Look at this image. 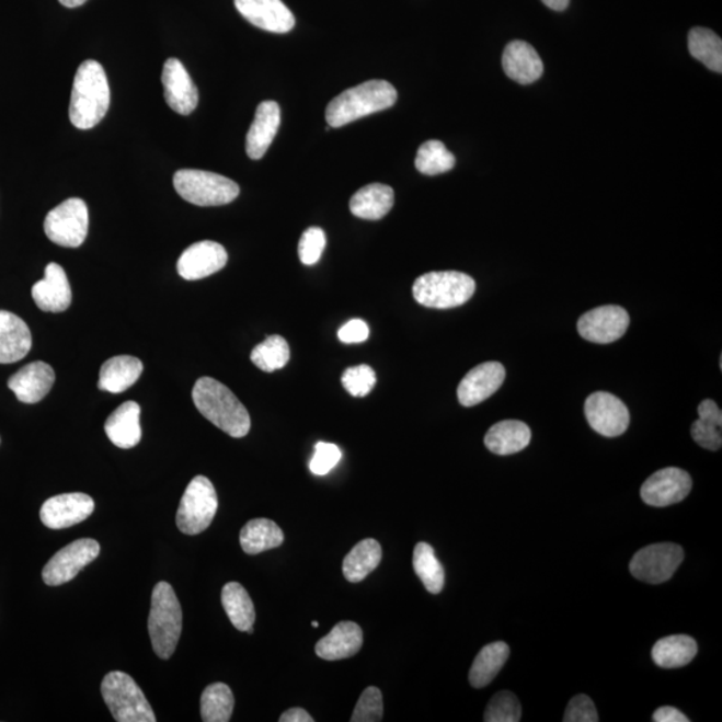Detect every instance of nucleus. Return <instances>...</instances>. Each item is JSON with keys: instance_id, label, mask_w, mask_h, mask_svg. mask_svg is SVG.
Instances as JSON below:
<instances>
[{"instance_id": "obj_1", "label": "nucleus", "mask_w": 722, "mask_h": 722, "mask_svg": "<svg viewBox=\"0 0 722 722\" xmlns=\"http://www.w3.org/2000/svg\"><path fill=\"white\" fill-rule=\"evenodd\" d=\"M111 107V88L102 65L88 59L78 68L72 83L69 117L77 129L89 130L101 123Z\"/></svg>"}, {"instance_id": "obj_2", "label": "nucleus", "mask_w": 722, "mask_h": 722, "mask_svg": "<svg viewBox=\"0 0 722 722\" xmlns=\"http://www.w3.org/2000/svg\"><path fill=\"white\" fill-rule=\"evenodd\" d=\"M192 397L197 410L217 428L232 438H244L248 435L251 416L227 386L211 378H202L194 385Z\"/></svg>"}, {"instance_id": "obj_3", "label": "nucleus", "mask_w": 722, "mask_h": 722, "mask_svg": "<svg viewBox=\"0 0 722 722\" xmlns=\"http://www.w3.org/2000/svg\"><path fill=\"white\" fill-rule=\"evenodd\" d=\"M397 89L390 82L374 80L359 87L343 91L328 103L325 111L326 124L330 127H342L367 115L387 111L396 105Z\"/></svg>"}, {"instance_id": "obj_4", "label": "nucleus", "mask_w": 722, "mask_h": 722, "mask_svg": "<svg viewBox=\"0 0 722 722\" xmlns=\"http://www.w3.org/2000/svg\"><path fill=\"white\" fill-rule=\"evenodd\" d=\"M148 628L154 653L162 660L172 657L182 632V609L174 588L165 581L151 594Z\"/></svg>"}, {"instance_id": "obj_5", "label": "nucleus", "mask_w": 722, "mask_h": 722, "mask_svg": "<svg viewBox=\"0 0 722 722\" xmlns=\"http://www.w3.org/2000/svg\"><path fill=\"white\" fill-rule=\"evenodd\" d=\"M474 278L462 272H429L416 278L412 294L419 305L450 309L466 305L475 294Z\"/></svg>"}, {"instance_id": "obj_6", "label": "nucleus", "mask_w": 722, "mask_h": 722, "mask_svg": "<svg viewBox=\"0 0 722 722\" xmlns=\"http://www.w3.org/2000/svg\"><path fill=\"white\" fill-rule=\"evenodd\" d=\"M103 700L115 721L156 722L157 718L141 688L124 672H111L101 684Z\"/></svg>"}, {"instance_id": "obj_7", "label": "nucleus", "mask_w": 722, "mask_h": 722, "mask_svg": "<svg viewBox=\"0 0 722 722\" xmlns=\"http://www.w3.org/2000/svg\"><path fill=\"white\" fill-rule=\"evenodd\" d=\"M174 190L185 202L197 206H221L239 197L240 186L221 174L182 169L174 174Z\"/></svg>"}, {"instance_id": "obj_8", "label": "nucleus", "mask_w": 722, "mask_h": 722, "mask_svg": "<svg viewBox=\"0 0 722 722\" xmlns=\"http://www.w3.org/2000/svg\"><path fill=\"white\" fill-rule=\"evenodd\" d=\"M218 508L215 485L208 478L198 475L187 485L177 509L179 530L186 536H198L211 525Z\"/></svg>"}, {"instance_id": "obj_9", "label": "nucleus", "mask_w": 722, "mask_h": 722, "mask_svg": "<svg viewBox=\"0 0 722 722\" xmlns=\"http://www.w3.org/2000/svg\"><path fill=\"white\" fill-rule=\"evenodd\" d=\"M89 209L81 198H69L46 216L45 233L54 244L81 247L88 238Z\"/></svg>"}, {"instance_id": "obj_10", "label": "nucleus", "mask_w": 722, "mask_h": 722, "mask_svg": "<svg viewBox=\"0 0 722 722\" xmlns=\"http://www.w3.org/2000/svg\"><path fill=\"white\" fill-rule=\"evenodd\" d=\"M684 561V550L676 543L646 546L630 562V573L646 584L658 585L669 581Z\"/></svg>"}, {"instance_id": "obj_11", "label": "nucleus", "mask_w": 722, "mask_h": 722, "mask_svg": "<svg viewBox=\"0 0 722 722\" xmlns=\"http://www.w3.org/2000/svg\"><path fill=\"white\" fill-rule=\"evenodd\" d=\"M101 546L91 538L65 546L47 562L42 578L47 586H60L76 578L89 563L100 555Z\"/></svg>"}, {"instance_id": "obj_12", "label": "nucleus", "mask_w": 722, "mask_h": 722, "mask_svg": "<svg viewBox=\"0 0 722 722\" xmlns=\"http://www.w3.org/2000/svg\"><path fill=\"white\" fill-rule=\"evenodd\" d=\"M585 415L591 427L606 438L621 436L628 429V406L609 392H594L586 399Z\"/></svg>"}, {"instance_id": "obj_13", "label": "nucleus", "mask_w": 722, "mask_h": 722, "mask_svg": "<svg viewBox=\"0 0 722 722\" xmlns=\"http://www.w3.org/2000/svg\"><path fill=\"white\" fill-rule=\"evenodd\" d=\"M629 313L622 307L604 306L592 309L578 320V332L587 342L609 344L627 333Z\"/></svg>"}, {"instance_id": "obj_14", "label": "nucleus", "mask_w": 722, "mask_h": 722, "mask_svg": "<svg viewBox=\"0 0 722 722\" xmlns=\"http://www.w3.org/2000/svg\"><path fill=\"white\" fill-rule=\"evenodd\" d=\"M691 484L694 483L687 471L667 467L646 479L641 488V497L646 505L653 507L676 505L689 495Z\"/></svg>"}, {"instance_id": "obj_15", "label": "nucleus", "mask_w": 722, "mask_h": 722, "mask_svg": "<svg viewBox=\"0 0 722 722\" xmlns=\"http://www.w3.org/2000/svg\"><path fill=\"white\" fill-rule=\"evenodd\" d=\"M93 497L70 493L50 497L41 508V520L48 529L60 530L81 524L94 512Z\"/></svg>"}, {"instance_id": "obj_16", "label": "nucleus", "mask_w": 722, "mask_h": 722, "mask_svg": "<svg viewBox=\"0 0 722 722\" xmlns=\"http://www.w3.org/2000/svg\"><path fill=\"white\" fill-rule=\"evenodd\" d=\"M227 263L226 248L215 241H199L181 254L177 271L185 280L196 282L220 272Z\"/></svg>"}, {"instance_id": "obj_17", "label": "nucleus", "mask_w": 722, "mask_h": 722, "mask_svg": "<svg viewBox=\"0 0 722 722\" xmlns=\"http://www.w3.org/2000/svg\"><path fill=\"white\" fill-rule=\"evenodd\" d=\"M163 95L172 111L181 115H190L198 105V89L192 81L190 72L179 59L170 58L163 65Z\"/></svg>"}, {"instance_id": "obj_18", "label": "nucleus", "mask_w": 722, "mask_h": 722, "mask_svg": "<svg viewBox=\"0 0 722 722\" xmlns=\"http://www.w3.org/2000/svg\"><path fill=\"white\" fill-rule=\"evenodd\" d=\"M506 369L497 362L479 364L467 374L458 387L459 403L465 406L481 404L500 390Z\"/></svg>"}, {"instance_id": "obj_19", "label": "nucleus", "mask_w": 722, "mask_h": 722, "mask_svg": "<svg viewBox=\"0 0 722 722\" xmlns=\"http://www.w3.org/2000/svg\"><path fill=\"white\" fill-rule=\"evenodd\" d=\"M249 23L265 32L285 34L295 27V16L283 0H234Z\"/></svg>"}, {"instance_id": "obj_20", "label": "nucleus", "mask_w": 722, "mask_h": 722, "mask_svg": "<svg viewBox=\"0 0 722 722\" xmlns=\"http://www.w3.org/2000/svg\"><path fill=\"white\" fill-rule=\"evenodd\" d=\"M56 373L45 362H33L12 375L9 388L20 402L34 404L41 402L50 392Z\"/></svg>"}, {"instance_id": "obj_21", "label": "nucleus", "mask_w": 722, "mask_h": 722, "mask_svg": "<svg viewBox=\"0 0 722 722\" xmlns=\"http://www.w3.org/2000/svg\"><path fill=\"white\" fill-rule=\"evenodd\" d=\"M33 299L44 312H65L71 305V288L62 266L50 263L46 266L44 280L34 284Z\"/></svg>"}, {"instance_id": "obj_22", "label": "nucleus", "mask_w": 722, "mask_h": 722, "mask_svg": "<svg viewBox=\"0 0 722 722\" xmlns=\"http://www.w3.org/2000/svg\"><path fill=\"white\" fill-rule=\"evenodd\" d=\"M280 123L282 112L277 102H261L247 136V154L249 159H263L277 135Z\"/></svg>"}, {"instance_id": "obj_23", "label": "nucleus", "mask_w": 722, "mask_h": 722, "mask_svg": "<svg viewBox=\"0 0 722 722\" xmlns=\"http://www.w3.org/2000/svg\"><path fill=\"white\" fill-rule=\"evenodd\" d=\"M502 66L509 80L530 84L543 75V62L536 48L524 41H514L503 51Z\"/></svg>"}, {"instance_id": "obj_24", "label": "nucleus", "mask_w": 722, "mask_h": 722, "mask_svg": "<svg viewBox=\"0 0 722 722\" xmlns=\"http://www.w3.org/2000/svg\"><path fill=\"white\" fill-rule=\"evenodd\" d=\"M32 345V332L27 324L14 313L0 311V364L24 359Z\"/></svg>"}, {"instance_id": "obj_25", "label": "nucleus", "mask_w": 722, "mask_h": 722, "mask_svg": "<svg viewBox=\"0 0 722 722\" xmlns=\"http://www.w3.org/2000/svg\"><path fill=\"white\" fill-rule=\"evenodd\" d=\"M139 417H141V406L136 402L121 404L107 417L105 433L114 446L127 450V448L136 447L141 442L142 428Z\"/></svg>"}, {"instance_id": "obj_26", "label": "nucleus", "mask_w": 722, "mask_h": 722, "mask_svg": "<svg viewBox=\"0 0 722 722\" xmlns=\"http://www.w3.org/2000/svg\"><path fill=\"white\" fill-rule=\"evenodd\" d=\"M363 646V630L359 624L344 621L336 624L332 632L321 639L317 645V654L325 661H337L354 657Z\"/></svg>"}, {"instance_id": "obj_27", "label": "nucleus", "mask_w": 722, "mask_h": 722, "mask_svg": "<svg viewBox=\"0 0 722 722\" xmlns=\"http://www.w3.org/2000/svg\"><path fill=\"white\" fill-rule=\"evenodd\" d=\"M396 204V193L391 186L383 184H371L362 187L352 196L349 209L352 215L363 220H380L392 209Z\"/></svg>"}, {"instance_id": "obj_28", "label": "nucleus", "mask_w": 722, "mask_h": 722, "mask_svg": "<svg viewBox=\"0 0 722 722\" xmlns=\"http://www.w3.org/2000/svg\"><path fill=\"white\" fill-rule=\"evenodd\" d=\"M144 364L135 356H115L101 367L100 390L121 393L135 386L142 375Z\"/></svg>"}, {"instance_id": "obj_29", "label": "nucleus", "mask_w": 722, "mask_h": 722, "mask_svg": "<svg viewBox=\"0 0 722 722\" xmlns=\"http://www.w3.org/2000/svg\"><path fill=\"white\" fill-rule=\"evenodd\" d=\"M531 431L519 421H503L494 424L485 434L484 445L496 455H512L530 445Z\"/></svg>"}, {"instance_id": "obj_30", "label": "nucleus", "mask_w": 722, "mask_h": 722, "mask_svg": "<svg viewBox=\"0 0 722 722\" xmlns=\"http://www.w3.org/2000/svg\"><path fill=\"white\" fill-rule=\"evenodd\" d=\"M221 603L233 627L240 632L252 634L256 611H254L252 598L249 597L244 586L239 582H229L222 588Z\"/></svg>"}, {"instance_id": "obj_31", "label": "nucleus", "mask_w": 722, "mask_h": 722, "mask_svg": "<svg viewBox=\"0 0 722 722\" xmlns=\"http://www.w3.org/2000/svg\"><path fill=\"white\" fill-rule=\"evenodd\" d=\"M284 542V532L275 522L259 518L249 520L240 532L242 550L249 555H257L266 550L278 548Z\"/></svg>"}, {"instance_id": "obj_32", "label": "nucleus", "mask_w": 722, "mask_h": 722, "mask_svg": "<svg viewBox=\"0 0 722 722\" xmlns=\"http://www.w3.org/2000/svg\"><path fill=\"white\" fill-rule=\"evenodd\" d=\"M699 647L689 635H671L655 643L652 658L655 665L664 669L688 665L696 657Z\"/></svg>"}, {"instance_id": "obj_33", "label": "nucleus", "mask_w": 722, "mask_h": 722, "mask_svg": "<svg viewBox=\"0 0 722 722\" xmlns=\"http://www.w3.org/2000/svg\"><path fill=\"white\" fill-rule=\"evenodd\" d=\"M383 557L381 546L373 538L357 543L351 553L344 558L343 574L349 582H362L379 566Z\"/></svg>"}, {"instance_id": "obj_34", "label": "nucleus", "mask_w": 722, "mask_h": 722, "mask_svg": "<svg viewBox=\"0 0 722 722\" xmlns=\"http://www.w3.org/2000/svg\"><path fill=\"white\" fill-rule=\"evenodd\" d=\"M509 657V647L505 642H493L485 645L477 655L470 669V684L479 689L488 687L505 666Z\"/></svg>"}, {"instance_id": "obj_35", "label": "nucleus", "mask_w": 722, "mask_h": 722, "mask_svg": "<svg viewBox=\"0 0 722 722\" xmlns=\"http://www.w3.org/2000/svg\"><path fill=\"white\" fill-rule=\"evenodd\" d=\"M688 47L691 57L700 60L709 70L722 72V41L712 30L695 27L690 30Z\"/></svg>"}, {"instance_id": "obj_36", "label": "nucleus", "mask_w": 722, "mask_h": 722, "mask_svg": "<svg viewBox=\"0 0 722 722\" xmlns=\"http://www.w3.org/2000/svg\"><path fill=\"white\" fill-rule=\"evenodd\" d=\"M414 570L419 580L431 594H439L445 587V569L436 558L433 546L417 543L414 550Z\"/></svg>"}, {"instance_id": "obj_37", "label": "nucleus", "mask_w": 722, "mask_h": 722, "mask_svg": "<svg viewBox=\"0 0 722 722\" xmlns=\"http://www.w3.org/2000/svg\"><path fill=\"white\" fill-rule=\"evenodd\" d=\"M234 697L227 684L209 685L202 696V719L205 722H228L232 718Z\"/></svg>"}, {"instance_id": "obj_38", "label": "nucleus", "mask_w": 722, "mask_h": 722, "mask_svg": "<svg viewBox=\"0 0 722 722\" xmlns=\"http://www.w3.org/2000/svg\"><path fill=\"white\" fill-rule=\"evenodd\" d=\"M290 357L287 340L273 335L266 337L263 343L254 347L251 360L261 371L275 373L287 366Z\"/></svg>"}, {"instance_id": "obj_39", "label": "nucleus", "mask_w": 722, "mask_h": 722, "mask_svg": "<svg viewBox=\"0 0 722 722\" xmlns=\"http://www.w3.org/2000/svg\"><path fill=\"white\" fill-rule=\"evenodd\" d=\"M454 154L440 141H427L417 150L415 167L422 174L438 175L450 172L455 167Z\"/></svg>"}, {"instance_id": "obj_40", "label": "nucleus", "mask_w": 722, "mask_h": 722, "mask_svg": "<svg viewBox=\"0 0 722 722\" xmlns=\"http://www.w3.org/2000/svg\"><path fill=\"white\" fill-rule=\"evenodd\" d=\"M520 718L522 709L517 696L507 690L496 694L484 712L485 722H518Z\"/></svg>"}, {"instance_id": "obj_41", "label": "nucleus", "mask_w": 722, "mask_h": 722, "mask_svg": "<svg viewBox=\"0 0 722 722\" xmlns=\"http://www.w3.org/2000/svg\"><path fill=\"white\" fill-rule=\"evenodd\" d=\"M383 695L379 688L369 687L363 691L356 703L352 722H379L383 720Z\"/></svg>"}, {"instance_id": "obj_42", "label": "nucleus", "mask_w": 722, "mask_h": 722, "mask_svg": "<svg viewBox=\"0 0 722 722\" xmlns=\"http://www.w3.org/2000/svg\"><path fill=\"white\" fill-rule=\"evenodd\" d=\"M342 383L352 397L364 398L374 390L376 374L367 364L345 369Z\"/></svg>"}, {"instance_id": "obj_43", "label": "nucleus", "mask_w": 722, "mask_h": 722, "mask_svg": "<svg viewBox=\"0 0 722 722\" xmlns=\"http://www.w3.org/2000/svg\"><path fill=\"white\" fill-rule=\"evenodd\" d=\"M326 245V238L323 229L312 227L302 233L299 244V257L305 265L319 263Z\"/></svg>"}, {"instance_id": "obj_44", "label": "nucleus", "mask_w": 722, "mask_h": 722, "mask_svg": "<svg viewBox=\"0 0 722 722\" xmlns=\"http://www.w3.org/2000/svg\"><path fill=\"white\" fill-rule=\"evenodd\" d=\"M342 459V451L336 445L332 443H318L314 447V455L309 463V469L314 475H326L332 469H335Z\"/></svg>"}, {"instance_id": "obj_45", "label": "nucleus", "mask_w": 722, "mask_h": 722, "mask_svg": "<svg viewBox=\"0 0 722 722\" xmlns=\"http://www.w3.org/2000/svg\"><path fill=\"white\" fill-rule=\"evenodd\" d=\"M691 438L702 448L709 451H718L722 446L721 426L718 424L702 421H696L691 424Z\"/></svg>"}, {"instance_id": "obj_46", "label": "nucleus", "mask_w": 722, "mask_h": 722, "mask_svg": "<svg viewBox=\"0 0 722 722\" xmlns=\"http://www.w3.org/2000/svg\"><path fill=\"white\" fill-rule=\"evenodd\" d=\"M564 722H597L599 721L596 706L585 695L573 697L564 712Z\"/></svg>"}, {"instance_id": "obj_47", "label": "nucleus", "mask_w": 722, "mask_h": 722, "mask_svg": "<svg viewBox=\"0 0 722 722\" xmlns=\"http://www.w3.org/2000/svg\"><path fill=\"white\" fill-rule=\"evenodd\" d=\"M340 342L345 344L364 343L369 337V326L360 319L349 320L339 330Z\"/></svg>"}, {"instance_id": "obj_48", "label": "nucleus", "mask_w": 722, "mask_h": 722, "mask_svg": "<svg viewBox=\"0 0 722 722\" xmlns=\"http://www.w3.org/2000/svg\"><path fill=\"white\" fill-rule=\"evenodd\" d=\"M699 416L702 421L711 422L722 427V412L720 406L711 399L701 402L699 405Z\"/></svg>"}, {"instance_id": "obj_49", "label": "nucleus", "mask_w": 722, "mask_h": 722, "mask_svg": "<svg viewBox=\"0 0 722 722\" xmlns=\"http://www.w3.org/2000/svg\"><path fill=\"white\" fill-rule=\"evenodd\" d=\"M655 722H689L690 720L678 709L673 707H661L653 714Z\"/></svg>"}, {"instance_id": "obj_50", "label": "nucleus", "mask_w": 722, "mask_h": 722, "mask_svg": "<svg viewBox=\"0 0 722 722\" xmlns=\"http://www.w3.org/2000/svg\"><path fill=\"white\" fill-rule=\"evenodd\" d=\"M280 722H313L311 714H309L305 709L293 708L289 711L282 714Z\"/></svg>"}, {"instance_id": "obj_51", "label": "nucleus", "mask_w": 722, "mask_h": 722, "mask_svg": "<svg viewBox=\"0 0 722 722\" xmlns=\"http://www.w3.org/2000/svg\"><path fill=\"white\" fill-rule=\"evenodd\" d=\"M542 2L551 10L563 11L568 9L570 0H542Z\"/></svg>"}, {"instance_id": "obj_52", "label": "nucleus", "mask_w": 722, "mask_h": 722, "mask_svg": "<svg viewBox=\"0 0 722 722\" xmlns=\"http://www.w3.org/2000/svg\"><path fill=\"white\" fill-rule=\"evenodd\" d=\"M88 0H59V3L65 5V8L69 9H76L80 8V5L87 3Z\"/></svg>"}, {"instance_id": "obj_53", "label": "nucleus", "mask_w": 722, "mask_h": 722, "mask_svg": "<svg viewBox=\"0 0 722 722\" xmlns=\"http://www.w3.org/2000/svg\"><path fill=\"white\" fill-rule=\"evenodd\" d=\"M312 627H313V628H318V627H319V622L313 621V622H312Z\"/></svg>"}]
</instances>
